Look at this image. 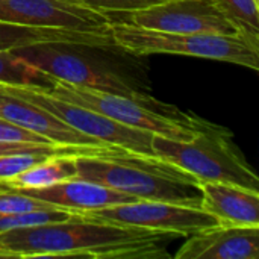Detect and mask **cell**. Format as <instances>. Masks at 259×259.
<instances>
[{"label":"cell","instance_id":"cell-1","mask_svg":"<svg viewBox=\"0 0 259 259\" xmlns=\"http://www.w3.org/2000/svg\"><path fill=\"white\" fill-rule=\"evenodd\" d=\"M176 237L73 212L64 222L0 232V258L161 259L170 256L165 246Z\"/></svg>","mask_w":259,"mask_h":259},{"label":"cell","instance_id":"cell-2","mask_svg":"<svg viewBox=\"0 0 259 259\" xmlns=\"http://www.w3.org/2000/svg\"><path fill=\"white\" fill-rule=\"evenodd\" d=\"M77 176L138 200H158L200 208L199 182L178 167L126 150L108 155H74Z\"/></svg>","mask_w":259,"mask_h":259},{"label":"cell","instance_id":"cell-3","mask_svg":"<svg viewBox=\"0 0 259 259\" xmlns=\"http://www.w3.org/2000/svg\"><path fill=\"white\" fill-rule=\"evenodd\" d=\"M156 158L193 176L199 184L223 182L259 191V179L232 140V134L208 121L190 140L153 135Z\"/></svg>","mask_w":259,"mask_h":259},{"label":"cell","instance_id":"cell-4","mask_svg":"<svg viewBox=\"0 0 259 259\" xmlns=\"http://www.w3.org/2000/svg\"><path fill=\"white\" fill-rule=\"evenodd\" d=\"M115 47L134 55H182L231 62L250 70L259 68V36L241 30L223 33H176L144 29L126 21H112Z\"/></svg>","mask_w":259,"mask_h":259},{"label":"cell","instance_id":"cell-5","mask_svg":"<svg viewBox=\"0 0 259 259\" xmlns=\"http://www.w3.org/2000/svg\"><path fill=\"white\" fill-rule=\"evenodd\" d=\"M47 91L55 97L90 108L124 126L170 140H190L205 123V120L185 115L175 106H165L150 96L146 99H134L115 93L77 87L59 79H55L53 88Z\"/></svg>","mask_w":259,"mask_h":259},{"label":"cell","instance_id":"cell-6","mask_svg":"<svg viewBox=\"0 0 259 259\" xmlns=\"http://www.w3.org/2000/svg\"><path fill=\"white\" fill-rule=\"evenodd\" d=\"M0 91L9 96L18 97L21 100L30 102L47 112H50L58 120L64 121L74 131L99 140L105 144L123 149L134 155L141 156H155L152 149V138L153 134L134 129L124 126L118 121H114L103 114H99L90 108L62 100L55 97L44 88L29 87V85H11V83H0Z\"/></svg>","mask_w":259,"mask_h":259},{"label":"cell","instance_id":"cell-7","mask_svg":"<svg viewBox=\"0 0 259 259\" xmlns=\"http://www.w3.org/2000/svg\"><path fill=\"white\" fill-rule=\"evenodd\" d=\"M58 46L59 44L53 42L33 44L14 49L11 52L53 79L134 99L149 97V94L138 91L132 80L115 68L108 67L93 58L62 50Z\"/></svg>","mask_w":259,"mask_h":259},{"label":"cell","instance_id":"cell-8","mask_svg":"<svg viewBox=\"0 0 259 259\" xmlns=\"http://www.w3.org/2000/svg\"><path fill=\"white\" fill-rule=\"evenodd\" d=\"M77 214L87 219L102 220L121 226L161 231L175 234L178 237H187L220 225L214 215L208 214L202 208L158 200H135Z\"/></svg>","mask_w":259,"mask_h":259},{"label":"cell","instance_id":"cell-9","mask_svg":"<svg viewBox=\"0 0 259 259\" xmlns=\"http://www.w3.org/2000/svg\"><path fill=\"white\" fill-rule=\"evenodd\" d=\"M129 24L176 33L234 35L241 29L229 20L214 0H164L126 12Z\"/></svg>","mask_w":259,"mask_h":259},{"label":"cell","instance_id":"cell-10","mask_svg":"<svg viewBox=\"0 0 259 259\" xmlns=\"http://www.w3.org/2000/svg\"><path fill=\"white\" fill-rule=\"evenodd\" d=\"M0 21L73 30H109V14L76 0H0Z\"/></svg>","mask_w":259,"mask_h":259},{"label":"cell","instance_id":"cell-11","mask_svg":"<svg viewBox=\"0 0 259 259\" xmlns=\"http://www.w3.org/2000/svg\"><path fill=\"white\" fill-rule=\"evenodd\" d=\"M176 259H258L259 226L217 225L190 235Z\"/></svg>","mask_w":259,"mask_h":259},{"label":"cell","instance_id":"cell-12","mask_svg":"<svg viewBox=\"0 0 259 259\" xmlns=\"http://www.w3.org/2000/svg\"><path fill=\"white\" fill-rule=\"evenodd\" d=\"M0 118L8 120L26 131L47 138L58 146L76 147H114L99 140L90 138L64 121L53 117L46 109L0 91ZM118 149V147H117Z\"/></svg>","mask_w":259,"mask_h":259},{"label":"cell","instance_id":"cell-13","mask_svg":"<svg viewBox=\"0 0 259 259\" xmlns=\"http://www.w3.org/2000/svg\"><path fill=\"white\" fill-rule=\"evenodd\" d=\"M15 191L71 212L94 211L138 200L117 190L80 178L65 179L44 188H17Z\"/></svg>","mask_w":259,"mask_h":259},{"label":"cell","instance_id":"cell-14","mask_svg":"<svg viewBox=\"0 0 259 259\" xmlns=\"http://www.w3.org/2000/svg\"><path fill=\"white\" fill-rule=\"evenodd\" d=\"M200 208L226 226H259V191L223 182L199 184Z\"/></svg>","mask_w":259,"mask_h":259},{"label":"cell","instance_id":"cell-15","mask_svg":"<svg viewBox=\"0 0 259 259\" xmlns=\"http://www.w3.org/2000/svg\"><path fill=\"white\" fill-rule=\"evenodd\" d=\"M67 44L90 49L115 47L111 30H73L59 27H32L0 21V52H11L33 44Z\"/></svg>","mask_w":259,"mask_h":259},{"label":"cell","instance_id":"cell-16","mask_svg":"<svg viewBox=\"0 0 259 259\" xmlns=\"http://www.w3.org/2000/svg\"><path fill=\"white\" fill-rule=\"evenodd\" d=\"M77 176L74 155H53L46 161L24 170L23 173L0 182V188L17 190V188H44L56 182L71 179Z\"/></svg>","mask_w":259,"mask_h":259},{"label":"cell","instance_id":"cell-17","mask_svg":"<svg viewBox=\"0 0 259 259\" xmlns=\"http://www.w3.org/2000/svg\"><path fill=\"white\" fill-rule=\"evenodd\" d=\"M0 83L29 85L52 90L55 79L33 68L12 52H0Z\"/></svg>","mask_w":259,"mask_h":259},{"label":"cell","instance_id":"cell-18","mask_svg":"<svg viewBox=\"0 0 259 259\" xmlns=\"http://www.w3.org/2000/svg\"><path fill=\"white\" fill-rule=\"evenodd\" d=\"M220 11L241 30L259 36L258 0H214Z\"/></svg>","mask_w":259,"mask_h":259},{"label":"cell","instance_id":"cell-19","mask_svg":"<svg viewBox=\"0 0 259 259\" xmlns=\"http://www.w3.org/2000/svg\"><path fill=\"white\" fill-rule=\"evenodd\" d=\"M71 215H73L71 211H67L62 208L30 211V212H20V214H0V232H6V231L24 228V226L64 222V220H68Z\"/></svg>","mask_w":259,"mask_h":259},{"label":"cell","instance_id":"cell-20","mask_svg":"<svg viewBox=\"0 0 259 259\" xmlns=\"http://www.w3.org/2000/svg\"><path fill=\"white\" fill-rule=\"evenodd\" d=\"M55 208L58 206L41 202L20 191L0 188V214H20V212H30V211L55 209Z\"/></svg>","mask_w":259,"mask_h":259},{"label":"cell","instance_id":"cell-21","mask_svg":"<svg viewBox=\"0 0 259 259\" xmlns=\"http://www.w3.org/2000/svg\"><path fill=\"white\" fill-rule=\"evenodd\" d=\"M49 153H9V155H0V182L8 181L24 170L46 161Z\"/></svg>","mask_w":259,"mask_h":259},{"label":"cell","instance_id":"cell-22","mask_svg":"<svg viewBox=\"0 0 259 259\" xmlns=\"http://www.w3.org/2000/svg\"><path fill=\"white\" fill-rule=\"evenodd\" d=\"M80 3L96 9V11H100V12H105V14H109V12H131V11H137V9H141V8H146L149 5H153V3H159L156 0H80Z\"/></svg>","mask_w":259,"mask_h":259},{"label":"cell","instance_id":"cell-23","mask_svg":"<svg viewBox=\"0 0 259 259\" xmlns=\"http://www.w3.org/2000/svg\"><path fill=\"white\" fill-rule=\"evenodd\" d=\"M0 141L11 143H38V144H55L47 138L36 135L30 131H26L8 120L0 118Z\"/></svg>","mask_w":259,"mask_h":259},{"label":"cell","instance_id":"cell-24","mask_svg":"<svg viewBox=\"0 0 259 259\" xmlns=\"http://www.w3.org/2000/svg\"><path fill=\"white\" fill-rule=\"evenodd\" d=\"M156 2H164V0H156Z\"/></svg>","mask_w":259,"mask_h":259},{"label":"cell","instance_id":"cell-25","mask_svg":"<svg viewBox=\"0 0 259 259\" xmlns=\"http://www.w3.org/2000/svg\"><path fill=\"white\" fill-rule=\"evenodd\" d=\"M76 2H80V0H76Z\"/></svg>","mask_w":259,"mask_h":259},{"label":"cell","instance_id":"cell-26","mask_svg":"<svg viewBox=\"0 0 259 259\" xmlns=\"http://www.w3.org/2000/svg\"><path fill=\"white\" fill-rule=\"evenodd\" d=\"M258 2H259V0H258Z\"/></svg>","mask_w":259,"mask_h":259}]
</instances>
